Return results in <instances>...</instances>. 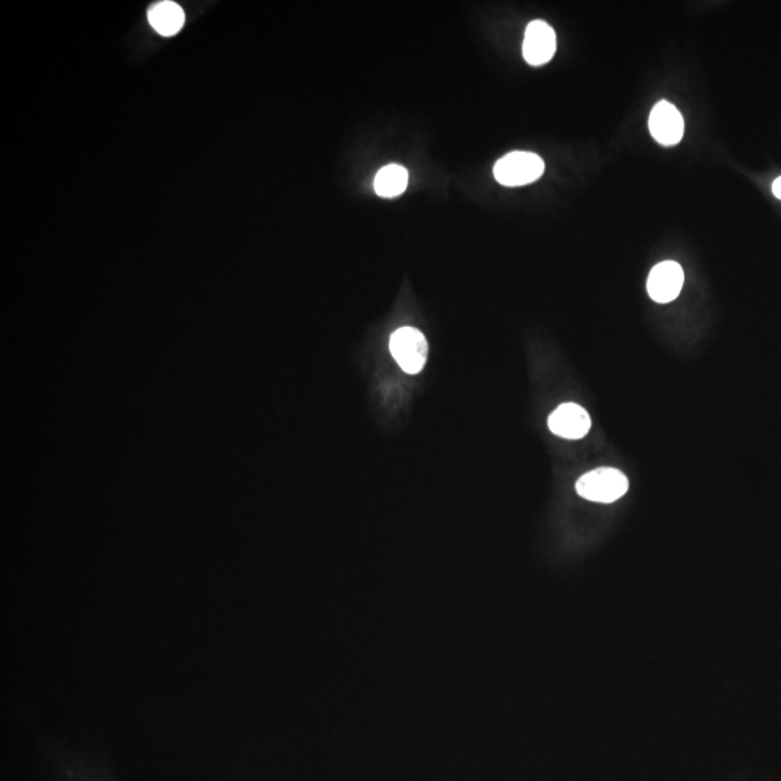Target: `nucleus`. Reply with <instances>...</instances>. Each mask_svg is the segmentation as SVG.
<instances>
[{
	"label": "nucleus",
	"mask_w": 781,
	"mask_h": 781,
	"mask_svg": "<svg viewBox=\"0 0 781 781\" xmlns=\"http://www.w3.org/2000/svg\"><path fill=\"white\" fill-rule=\"evenodd\" d=\"M648 128H650L653 138L664 147H673V145L679 144L685 134L682 113L673 103L666 102V100H661L651 110Z\"/></svg>",
	"instance_id": "4"
},
{
	"label": "nucleus",
	"mask_w": 781,
	"mask_h": 781,
	"mask_svg": "<svg viewBox=\"0 0 781 781\" xmlns=\"http://www.w3.org/2000/svg\"><path fill=\"white\" fill-rule=\"evenodd\" d=\"M685 283L682 267L674 261L660 262L651 270L647 291L656 303L667 304L676 300Z\"/></svg>",
	"instance_id": "5"
},
{
	"label": "nucleus",
	"mask_w": 781,
	"mask_h": 781,
	"mask_svg": "<svg viewBox=\"0 0 781 781\" xmlns=\"http://www.w3.org/2000/svg\"><path fill=\"white\" fill-rule=\"evenodd\" d=\"M556 53V32L547 22L533 21L526 29L523 54L531 66H543Z\"/></svg>",
	"instance_id": "7"
},
{
	"label": "nucleus",
	"mask_w": 781,
	"mask_h": 781,
	"mask_svg": "<svg viewBox=\"0 0 781 781\" xmlns=\"http://www.w3.org/2000/svg\"><path fill=\"white\" fill-rule=\"evenodd\" d=\"M552 433L563 439H583L592 427L591 417L585 408L575 403L559 405L549 417Z\"/></svg>",
	"instance_id": "6"
},
{
	"label": "nucleus",
	"mask_w": 781,
	"mask_h": 781,
	"mask_svg": "<svg viewBox=\"0 0 781 781\" xmlns=\"http://www.w3.org/2000/svg\"><path fill=\"white\" fill-rule=\"evenodd\" d=\"M544 174V161L533 152L515 151L495 164L494 176L507 187L527 186Z\"/></svg>",
	"instance_id": "2"
},
{
	"label": "nucleus",
	"mask_w": 781,
	"mask_h": 781,
	"mask_svg": "<svg viewBox=\"0 0 781 781\" xmlns=\"http://www.w3.org/2000/svg\"><path fill=\"white\" fill-rule=\"evenodd\" d=\"M407 186L408 171L401 165H387V167L381 168L375 177V191L378 196L387 197V199L400 196L407 189Z\"/></svg>",
	"instance_id": "9"
},
{
	"label": "nucleus",
	"mask_w": 781,
	"mask_h": 781,
	"mask_svg": "<svg viewBox=\"0 0 781 781\" xmlns=\"http://www.w3.org/2000/svg\"><path fill=\"white\" fill-rule=\"evenodd\" d=\"M390 351L404 372L416 375L426 365L429 345L420 330L414 327H401L392 333Z\"/></svg>",
	"instance_id": "3"
},
{
	"label": "nucleus",
	"mask_w": 781,
	"mask_h": 781,
	"mask_svg": "<svg viewBox=\"0 0 781 781\" xmlns=\"http://www.w3.org/2000/svg\"><path fill=\"white\" fill-rule=\"evenodd\" d=\"M773 194L777 199L781 200V177L777 178L773 183Z\"/></svg>",
	"instance_id": "10"
},
{
	"label": "nucleus",
	"mask_w": 781,
	"mask_h": 781,
	"mask_svg": "<svg viewBox=\"0 0 781 781\" xmlns=\"http://www.w3.org/2000/svg\"><path fill=\"white\" fill-rule=\"evenodd\" d=\"M148 19L149 24L158 34L164 35V37H173L183 28L186 15L177 3L165 0V2H158L151 6L148 11Z\"/></svg>",
	"instance_id": "8"
},
{
	"label": "nucleus",
	"mask_w": 781,
	"mask_h": 781,
	"mask_svg": "<svg viewBox=\"0 0 781 781\" xmlns=\"http://www.w3.org/2000/svg\"><path fill=\"white\" fill-rule=\"evenodd\" d=\"M630 488L627 476L614 468H599L585 473L576 482L580 497L598 504H612L627 494Z\"/></svg>",
	"instance_id": "1"
}]
</instances>
